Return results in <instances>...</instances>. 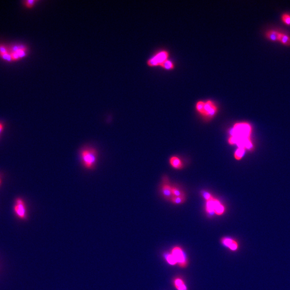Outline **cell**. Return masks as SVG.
Masks as SVG:
<instances>
[{
	"instance_id": "cell-1",
	"label": "cell",
	"mask_w": 290,
	"mask_h": 290,
	"mask_svg": "<svg viewBox=\"0 0 290 290\" xmlns=\"http://www.w3.org/2000/svg\"><path fill=\"white\" fill-rule=\"evenodd\" d=\"M98 153L95 148L86 146L80 151V159L83 167L87 170H93L97 163Z\"/></svg>"
},
{
	"instance_id": "cell-2",
	"label": "cell",
	"mask_w": 290,
	"mask_h": 290,
	"mask_svg": "<svg viewBox=\"0 0 290 290\" xmlns=\"http://www.w3.org/2000/svg\"><path fill=\"white\" fill-rule=\"evenodd\" d=\"M252 133L251 125L246 122L237 123L234 125L229 131L231 136H234L239 139L250 138Z\"/></svg>"
},
{
	"instance_id": "cell-3",
	"label": "cell",
	"mask_w": 290,
	"mask_h": 290,
	"mask_svg": "<svg viewBox=\"0 0 290 290\" xmlns=\"http://www.w3.org/2000/svg\"><path fill=\"white\" fill-rule=\"evenodd\" d=\"M175 257L178 266L181 268H185L188 264V258L184 249L181 246H174L170 251Z\"/></svg>"
},
{
	"instance_id": "cell-4",
	"label": "cell",
	"mask_w": 290,
	"mask_h": 290,
	"mask_svg": "<svg viewBox=\"0 0 290 290\" xmlns=\"http://www.w3.org/2000/svg\"><path fill=\"white\" fill-rule=\"evenodd\" d=\"M169 53L167 51H161L147 60V64L149 67H155L160 66L165 60L168 59Z\"/></svg>"
},
{
	"instance_id": "cell-5",
	"label": "cell",
	"mask_w": 290,
	"mask_h": 290,
	"mask_svg": "<svg viewBox=\"0 0 290 290\" xmlns=\"http://www.w3.org/2000/svg\"><path fill=\"white\" fill-rule=\"evenodd\" d=\"M218 112V107L212 100L204 101V113L203 116L209 119H212Z\"/></svg>"
},
{
	"instance_id": "cell-6",
	"label": "cell",
	"mask_w": 290,
	"mask_h": 290,
	"mask_svg": "<svg viewBox=\"0 0 290 290\" xmlns=\"http://www.w3.org/2000/svg\"><path fill=\"white\" fill-rule=\"evenodd\" d=\"M220 242L222 246L232 252H235L239 249V242L233 237L224 236L221 237Z\"/></svg>"
},
{
	"instance_id": "cell-7",
	"label": "cell",
	"mask_w": 290,
	"mask_h": 290,
	"mask_svg": "<svg viewBox=\"0 0 290 290\" xmlns=\"http://www.w3.org/2000/svg\"><path fill=\"white\" fill-rule=\"evenodd\" d=\"M15 211L17 216L21 219L26 218V206L24 201L21 199L16 200V205L15 206Z\"/></svg>"
},
{
	"instance_id": "cell-8",
	"label": "cell",
	"mask_w": 290,
	"mask_h": 290,
	"mask_svg": "<svg viewBox=\"0 0 290 290\" xmlns=\"http://www.w3.org/2000/svg\"><path fill=\"white\" fill-rule=\"evenodd\" d=\"M221 203L220 201H219L218 199H213L209 201H206V211L207 212L208 215L213 216L215 214L214 213V209H216L217 206Z\"/></svg>"
},
{
	"instance_id": "cell-9",
	"label": "cell",
	"mask_w": 290,
	"mask_h": 290,
	"mask_svg": "<svg viewBox=\"0 0 290 290\" xmlns=\"http://www.w3.org/2000/svg\"><path fill=\"white\" fill-rule=\"evenodd\" d=\"M173 284L174 288L177 290H188V286L183 278L180 276H177L174 278L173 280Z\"/></svg>"
},
{
	"instance_id": "cell-10",
	"label": "cell",
	"mask_w": 290,
	"mask_h": 290,
	"mask_svg": "<svg viewBox=\"0 0 290 290\" xmlns=\"http://www.w3.org/2000/svg\"><path fill=\"white\" fill-rule=\"evenodd\" d=\"M162 193L163 196L167 199H171L173 197L172 193V186L167 183V181H164L163 185L162 186Z\"/></svg>"
},
{
	"instance_id": "cell-11",
	"label": "cell",
	"mask_w": 290,
	"mask_h": 290,
	"mask_svg": "<svg viewBox=\"0 0 290 290\" xmlns=\"http://www.w3.org/2000/svg\"><path fill=\"white\" fill-rule=\"evenodd\" d=\"M163 257L168 264L174 266L177 264L176 259L171 252H166L163 254Z\"/></svg>"
},
{
	"instance_id": "cell-12",
	"label": "cell",
	"mask_w": 290,
	"mask_h": 290,
	"mask_svg": "<svg viewBox=\"0 0 290 290\" xmlns=\"http://www.w3.org/2000/svg\"><path fill=\"white\" fill-rule=\"evenodd\" d=\"M170 163L173 167L175 169H180L183 167L182 161L178 157H173L170 159Z\"/></svg>"
},
{
	"instance_id": "cell-13",
	"label": "cell",
	"mask_w": 290,
	"mask_h": 290,
	"mask_svg": "<svg viewBox=\"0 0 290 290\" xmlns=\"http://www.w3.org/2000/svg\"><path fill=\"white\" fill-rule=\"evenodd\" d=\"M280 34V32H278L277 31L272 30V31H268L265 34V36L269 40L272 41V42H277L279 40Z\"/></svg>"
},
{
	"instance_id": "cell-14",
	"label": "cell",
	"mask_w": 290,
	"mask_h": 290,
	"mask_svg": "<svg viewBox=\"0 0 290 290\" xmlns=\"http://www.w3.org/2000/svg\"><path fill=\"white\" fill-rule=\"evenodd\" d=\"M278 41L285 46H290V37L285 34L280 33Z\"/></svg>"
},
{
	"instance_id": "cell-15",
	"label": "cell",
	"mask_w": 290,
	"mask_h": 290,
	"mask_svg": "<svg viewBox=\"0 0 290 290\" xmlns=\"http://www.w3.org/2000/svg\"><path fill=\"white\" fill-rule=\"evenodd\" d=\"M160 66L166 70H174L175 68L174 63L169 59L167 60L165 62H163V63L161 64Z\"/></svg>"
},
{
	"instance_id": "cell-16",
	"label": "cell",
	"mask_w": 290,
	"mask_h": 290,
	"mask_svg": "<svg viewBox=\"0 0 290 290\" xmlns=\"http://www.w3.org/2000/svg\"><path fill=\"white\" fill-rule=\"evenodd\" d=\"M225 212V208L222 204L220 203L214 209V213L218 216H222Z\"/></svg>"
},
{
	"instance_id": "cell-17",
	"label": "cell",
	"mask_w": 290,
	"mask_h": 290,
	"mask_svg": "<svg viewBox=\"0 0 290 290\" xmlns=\"http://www.w3.org/2000/svg\"><path fill=\"white\" fill-rule=\"evenodd\" d=\"M204 105V101H199L196 103V109L197 112L201 116H203Z\"/></svg>"
},
{
	"instance_id": "cell-18",
	"label": "cell",
	"mask_w": 290,
	"mask_h": 290,
	"mask_svg": "<svg viewBox=\"0 0 290 290\" xmlns=\"http://www.w3.org/2000/svg\"><path fill=\"white\" fill-rule=\"evenodd\" d=\"M170 201L175 204H181L183 203L184 201H185V196L180 197H173Z\"/></svg>"
},
{
	"instance_id": "cell-19",
	"label": "cell",
	"mask_w": 290,
	"mask_h": 290,
	"mask_svg": "<svg viewBox=\"0 0 290 290\" xmlns=\"http://www.w3.org/2000/svg\"><path fill=\"white\" fill-rule=\"evenodd\" d=\"M244 153H245V149L242 148H238L237 150H236L234 154L235 159L237 160H241L244 156Z\"/></svg>"
},
{
	"instance_id": "cell-20",
	"label": "cell",
	"mask_w": 290,
	"mask_h": 290,
	"mask_svg": "<svg viewBox=\"0 0 290 290\" xmlns=\"http://www.w3.org/2000/svg\"><path fill=\"white\" fill-rule=\"evenodd\" d=\"M172 193L173 197H180L185 196L182 191L175 186H172Z\"/></svg>"
},
{
	"instance_id": "cell-21",
	"label": "cell",
	"mask_w": 290,
	"mask_h": 290,
	"mask_svg": "<svg viewBox=\"0 0 290 290\" xmlns=\"http://www.w3.org/2000/svg\"><path fill=\"white\" fill-rule=\"evenodd\" d=\"M201 193L204 198L205 199L206 201H211V200H212V199L214 198L211 193H210L209 192L206 191H202Z\"/></svg>"
},
{
	"instance_id": "cell-22",
	"label": "cell",
	"mask_w": 290,
	"mask_h": 290,
	"mask_svg": "<svg viewBox=\"0 0 290 290\" xmlns=\"http://www.w3.org/2000/svg\"><path fill=\"white\" fill-rule=\"evenodd\" d=\"M282 19L283 22L286 25L290 26V15L287 14H284L282 15Z\"/></svg>"
},
{
	"instance_id": "cell-23",
	"label": "cell",
	"mask_w": 290,
	"mask_h": 290,
	"mask_svg": "<svg viewBox=\"0 0 290 290\" xmlns=\"http://www.w3.org/2000/svg\"><path fill=\"white\" fill-rule=\"evenodd\" d=\"M37 2V1H35V0H27L24 2V4L26 7H28L29 8H31L34 6V4H36Z\"/></svg>"
},
{
	"instance_id": "cell-24",
	"label": "cell",
	"mask_w": 290,
	"mask_h": 290,
	"mask_svg": "<svg viewBox=\"0 0 290 290\" xmlns=\"http://www.w3.org/2000/svg\"><path fill=\"white\" fill-rule=\"evenodd\" d=\"M1 57H2L3 59L6 60V61H8V62H11V61H13V59H12V57H11V53H6V54H4L3 55H1Z\"/></svg>"
},
{
	"instance_id": "cell-25",
	"label": "cell",
	"mask_w": 290,
	"mask_h": 290,
	"mask_svg": "<svg viewBox=\"0 0 290 290\" xmlns=\"http://www.w3.org/2000/svg\"><path fill=\"white\" fill-rule=\"evenodd\" d=\"M8 53V51L6 47L3 45H0V56Z\"/></svg>"
},
{
	"instance_id": "cell-26",
	"label": "cell",
	"mask_w": 290,
	"mask_h": 290,
	"mask_svg": "<svg viewBox=\"0 0 290 290\" xmlns=\"http://www.w3.org/2000/svg\"><path fill=\"white\" fill-rule=\"evenodd\" d=\"M11 57H12L13 60L16 61V60L20 59L19 55H18V54L16 52H11Z\"/></svg>"
},
{
	"instance_id": "cell-27",
	"label": "cell",
	"mask_w": 290,
	"mask_h": 290,
	"mask_svg": "<svg viewBox=\"0 0 290 290\" xmlns=\"http://www.w3.org/2000/svg\"><path fill=\"white\" fill-rule=\"evenodd\" d=\"M2 130H3V125H2V124L0 123V133H1Z\"/></svg>"
},
{
	"instance_id": "cell-28",
	"label": "cell",
	"mask_w": 290,
	"mask_h": 290,
	"mask_svg": "<svg viewBox=\"0 0 290 290\" xmlns=\"http://www.w3.org/2000/svg\"><path fill=\"white\" fill-rule=\"evenodd\" d=\"M0 183H1V181H0Z\"/></svg>"
}]
</instances>
